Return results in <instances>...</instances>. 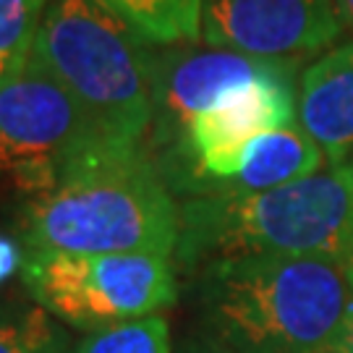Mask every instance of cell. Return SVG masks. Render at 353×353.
<instances>
[{
  "label": "cell",
  "mask_w": 353,
  "mask_h": 353,
  "mask_svg": "<svg viewBox=\"0 0 353 353\" xmlns=\"http://www.w3.org/2000/svg\"><path fill=\"white\" fill-rule=\"evenodd\" d=\"M335 8H338V16L343 21V29L345 26L353 29V0H335Z\"/></svg>",
  "instance_id": "cell-17"
},
{
  "label": "cell",
  "mask_w": 353,
  "mask_h": 353,
  "mask_svg": "<svg viewBox=\"0 0 353 353\" xmlns=\"http://www.w3.org/2000/svg\"><path fill=\"white\" fill-rule=\"evenodd\" d=\"M278 61H262L254 55L220 48L176 45L152 50V79H154V115L147 137L152 157L163 154L181 131L199 113L210 110L228 92L256 81L278 71Z\"/></svg>",
  "instance_id": "cell-8"
},
{
  "label": "cell",
  "mask_w": 353,
  "mask_h": 353,
  "mask_svg": "<svg viewBox=\"0 0 353 353\" xmlns=\"http://www.w3.org/2000/svg\"><path fill=\"white\" fill-rule=\"evenodd\" d=\"M341 34L335 0H204L202 42L220 50L299 65Z\"/></svg>",
  "instance_id": "cell-7"
},
{
  "label": "cell",
  "mask_w": 353,
  "mask_h": 353,
  "mask_svg": "<svg viewBox=\"0 0 353 353\" xmlns=\"http://www.w3.org/2000/svg\"><path fill=\"white\" fill-rule=\"evenodd\" d=\"M152 50L100 0H50L32 61L79 102L102 144L147 150L154 115Z\"/></svg>",
  "instance_id": "cell-4"
},
{
  "label": "cell",
  "mask_w": 353,
  "mask_h": 353,
  "mask_svg": "<svg viewBox=\"0 0 353 353\" xmlns=\"http://www.w3.org/2000/svg\"><path fill=\"white\" fill-rule=\"evenodd\" d=\"M351 236L353 163L325 165L314 176L278 189L181 199L173 259L189 272L259 254L341 259Z\"/></svg>",
  "instance_id": "cell-3"
},
{
  "label": "cell",
  "mask_w": 353,
  "mask_h": 353,
  "mask_svg": "<svg viewBox=\"0 0 353 353\" xmlns=\"http://www.w3.org/2000/svg\"><path fill=\"white\" fill-rule=\"evenodd\" d=\"M152 48L202 42L204 0H100Z\"/></svg>",
  "instance_id": "cell-11"
},
{
  "label": "cell",
  "mask_w": 353,
  "mask_h": 353,
  "mask_svg": "<svg viewBox=\"0 0 353 353\" xmlns=\"http://www.w3.org/2000/svg\"><path fill=\"white\" fill-rule=\"evenodd\" d=\"M173 353H236L230 351L225 343H220L217 338L207 335V332H199V335H189L178 343Z\"/></svg>",
  "instance_id": "cell-15"
},
{
  "label": "cell",
  "mask_w": 353,
  "mask_h": 353,
  "mask_svg": "<svg viewBox=\"0 0 353 353\" xmlns=\"http://www.w3.org/2000/svg\"><path fill=\"white\" fill-rule=\"evenodd\" d=\"M0 353H76L58 319L42 306L0 316Z\"/></svg>",
  "instance_id": "cell-14"
},
{
  "label": "cell",
  "mask_w": 353,
  "mask_h": 353,
  "mask_svg": "<svg viewBox=\"0 0 353 353\" xmlns=\"http://www.w3.org/2000/svg\"><path fill=\"white\" fill-rule=\"evenodd\" d=\"M204 332L236 353H341L353 288L332 256L259 254L194 272Z\"/></svg>",
  "instance_id": "cell-1"
},
{
  "label": "cell",
  "mask_w": 353,
  "mask_h": 353,
  "mask_svg": "<svg viewBox=\"0 0 353 353\" xmlns=\"http://www.w3.org/2000/svg\"><path fill=\"white\" fill-rule=\"evenodd\" d=\"M102 150L115 147L97 139L79 102L32 58L0 87V183L34 196Z\"/></svg>",
  "instance_id": "cell-6"
},
{
  "label": "cell",
  "mask_w": 353,
  "mask_h": 353,
  "mask_svg": "<svg viewBox=\"0 0 353 353\" xmlns=\"http://www.w3.org/2000/svg\"><path fill=\"white\" fill-rule=\"evenodd\" d=\"M76 353H173L170 325L165 316L152 314L94 330L76 343Z\"/></svg>",
  "instance_id": "cell-13"
},
{
  "label": "cell",
  "mask_w": 353,
  "mask_h": 353,
  "mask_svg": "<svg viewBox=\"0 0 353 353\" xmlns=\"http://www.w3.org/2000/svg\"><path fill=\"white\" fill-rule=\"evenodd\" d=\"M50 0H0V87L26 68Z\"/></svg>",
  "instance_id": "cell-12"
},
{
  "label": "cell",
  "mask_w": 353,
  "mask_h": 353,
  "mask_svg": "<svg viewBox=\"0 0 353 353\" xmlns=\"http://www.w3.org/2000/svg\"><path fill=\"white\" fill-rule=\"evenodd\" d=\"M19 236L26 252L176 256L181 202L150 150L94 152L58 186L24 196Z\"/></svg>",
  "instance_id": "cell-2"
},
{
  "label": "cell",
  "mask_w": 353,
  "mask_h": 353,
  "mask_svg": "<svg viewBox=\"0 0 353 353\" xmlns=\"http://www.w3.org/2000/svg\"><path fill=\"white\" fill-rule=\"evenodd\" d=\"M21 262H24V256L19 254L16 243L0 236V285L11 278L16 270H21Z\"/></svg>",
  "instance_id": "cell-16"
},
{
  "label": "cell",
  "mask_w": 353,
  "mask_h": 353,
  "mask_svg": "<svg viewBox=\"0 0 353 353\" xmlns=\"http://www.w3.org/2000/svg\"><path fill=\"white\" fill-rule=\"evenodd\" d=\"M341 353H353V306H351V312H348V322H345V330H343Z\"/></svg>",
  "instance_id": "cell-19"
},
{
  "label": "cell",
  "mask_w": 353,
  "mask_h": 353,
  "mask_svg": "<svg viewBox=\"0 0 353 353\" xmlns=\"http://www.w3.org/2000/svg\"><path fill=\"white\" fill-rule=\"evenodd\" d=\"M19 272L37 306L81 332L160 314L178 299L176 259L160 254L26 252Z\"/></svg>",
  "instance_id": "cell-5"
},
{
  "label": "cell",
  "mask_w": 353,
  "mask_h": 353,
  "mask_svg": "<svg viewBox=\"0 0 353 353\" xmlns=\"http://www.w3.org/2000/svg\"><path fill=\"white\" fill-rule=\"evenodd\" d=\"M296 123L325 152L327 165L353 163V39L322 52L299 76Z\"/></svg>",
  "instance_id": "cell-10"
},
{
  "label": "cell",
  "mask_w": 353,
  "mask_h": 353,
  "mask_svg": "<svg viewBox=\"0 0 353 353\" xmlns=\"http://www.w3.org/2000/svg\"><path fill=\"white\" fill-rule=\"evenodd\" d=\"M341 267L353 288V236H351V241H348V246H345V252L341 254Z\"/></svg>",
  "instance_id": "cell-18"
},
{
  "label": "cell",
  "mask_w": 353,
  "mask_h": 353,
  "mask_svg": "<svg viewBox=\"0 0 353 353\" xmlns=\"http://www.w3.org/2000/svg\"><path fill=\"white\" fill-rule=\"evenodd\" d=\"M325 152L299 123L275 128L246 141L241 150L207 165L181 199L207 194H249L296 183L325 168ZM178 199V202H181Z\"/></svg>",
  "instance_id": "cell-9"
}]
</instances>
